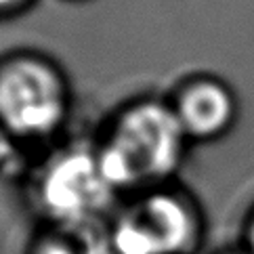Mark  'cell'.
<instances>
[{
    "instance_id": "6da1fadb",
    "label": "cell",
    "mask_w": 254,
    "mask_h": 254,
    "mask_svg": "<svg viewBox=\"0 0 254 254\" xmlns=\"http://www.w3.org/2000/svg\"><path fill=\"white\" fill-rule=\"evenodd\" d=\"M191 145L168 97L158 95L120 105L95 137L101 168L122 197L179 181Z\"/></svg>"
},
{
    "instance_id": "7a4b0ae2",
    "label": "cell",
    "mask_w": 254,
    "mask_h": 254,
    "mask_svg": "<svg viewBox=\"0 0 254 254\" xmlns=\"http://www.w3.org/2000/svg\"><path fill=\"white\" fill-rule=\"evenodd\" d=\"M25 202L38 223H107L122 195L107 181L95 139L49 145L23 175Z\"/></svg>"
},
{
    "instance_id": "3957f363",
    "label": "cell",
    "mask_w": 254,
    "mask_h": 254,
    "mask_svg": "<svg viewBox=\"0 0 254 254\" xmlns=\"http://www.w3.org/2000/svg\"><path fill=\"white\" fill-rule=\"evenodd\" d=\"M107 231L116 254H197L206 214L199 199L175 181L122 197Z\"/></svg>"
},
{
    "instance_id": "277c9868",
    "label": "cell",
    "mask_w": 254,
    "mask_h": 254,
    "mask_svg": "<svg viewBox=\"0 0 254 254\" xmlns=\"http://www.w3.org/2000/svg\"><path fill=\"white\" fill-rule=\"evenodd\" d=\"M71 86L47 57L19 53L0 61V124L23 145H53L71 116Z\"/></svg>"
},
{
    "instance_id": "5b68a950",
    "label": "cell",
    "mask_w": 254,
    "mask_h": 254,
    "mask_svg": "<svg viewBox=\"0 0 254 254\" xmlns=\"http://www.w3.org/2000/svg\"><path fill=\"white\" fill-rule=\"evenodd\" d=\"M168 101L193 145L225 139L240 120L238 93L227 80L214 74L183 78L168 95Z\"/></svg>"
},
{
    "instance_id": "8992f818",
    "label": "cell",
    "mask_w": 254,
    "mask_h": 254,
    "mask_svg": "<svg viewBox=\"0 0 254 254\" xmlns=\"http://www.w3.org/2000/svg\"><path fill=\"white\" fill-rule=\"evenodd\" d=\"M25 254H116L107 223H38Z\"/></svg>"
},
{
    "instance_id": "52a82bcc",
    "label": "cell",
    "mask_w": 254,
    "mask_h": 254,
    "mask_svg": "<svg viewBox=\"0 0 254 254\" xmlns=\"http://www.w3.org/2000/svg\"><path fill=\"white\" fill-rule=\"evenodd\" d=\"M28 145L0 124V177H23L30 166Z\"/></svg>"
},
{
    "instance_id": "ba28073f",
    "label": "cell",
    "mask_w": 254,
    "mask_h": 254,
    "mask_svg": "<svg viewBox=\"0 0 254 254\" xmlns=\"http://www.w3.org/2000/svg\"><path fill=\"white\" fill-rule=\"evenodd\" d=\"M242 244L254 254V202L248 208L246 216H244V223H242Z\"/></svg>"
},
{
    "instance_id": "9c48e42d",
    "label": "cell",
    "mask_w": 254,
    "mask_h": 254,
    "mask_svg": "<svg viewBox=\"0 0 254 254\" xmlns=\"http://www.w3.org/2000/svg\"><path fill=\"white\" fill-rule=\"evenodd\" d=\"M212 254H252L244 244L240 242L238 246H225V248H221V250H216V252H212Z\"/></svg>"
},
{
    "instance_id": "30bf717a",
    "label": "cell",
    "mask_w": 254,
    "mask_h": 254,
    "mask_svg": "<svg viewBox=\"0 0 254 254\" xmlns=\"http://www.w3.org/2000/svg\"><path fill=\"white\" fill-rule=\"evenodd\" d=\"M17 0H0V8H6V6H11V4H15Z\"/></svg>"
}]
</instances>
